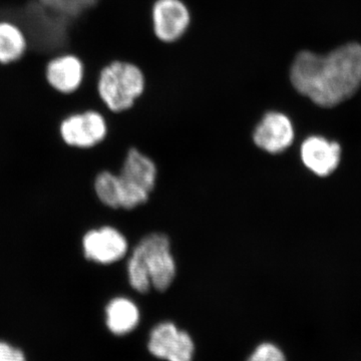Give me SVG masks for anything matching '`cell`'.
Masks as SVG:
<instances>
[{
    "mask_svg": "<svg viewBox=\"0 0 361 361\" xmlns=\"http://www.w3.org/2000/svg\"><path fill=\"white\" fill-rule=\"evenodd\" d=\"M290 80L299 94L317 106H336L360 89L361 45H343L326 56L299 52L292 63Z\"/></svg>",
    "mask_w": 361,
    "mask_h": 361,
    "instance_id": "1",
    "label": "cell"
},
{
    "mask_svg": "<svg viewBox=\"0 0 361 361\" xmlns=\"http://www.w3.org/2000/svg\"><path fill=\"white\" fill-rule=\"evenodd\" d=\"M128 278L132 288L145 294L152 287L164 292L174 282L177 265L167 235L151 233L135 247L128 261Z\"/></svg>",
    "mask_w": 361,
    "mask_h": 361,
    "instance_id": "2",
    "label": "cell"
},
{
    "mask_svg": "<svg viewBox=\"0 0 361 361\" xmlns=\"http://www.w3.org/2000/svg\"><path fill=\"white\" fill-rule=\"evenodd\" d=\"M146 78L139 66L116 61L104 66L97 80V92L106 108L114 113L130 110L144 94Z\"/></svg>",
    "mask_w": 361,
    "mask_h": 361,
    "instance_id": "3",
    "label": "cell"
},
{
    "mask_svg": "<svg viewBox=\"0 0 361 361\" xmlns=\"http://www.w3.org/2000/svg\"><path fill=\"white\" fill-rule=\"evenodd\" d=\"M118 176L121 187V209L132 210L149 200L155 188L156 164L139 149L133 148L123 160Z\"/></svg>",
    "mask_w": 361,
    "mask_h": 361,
    "instance_id": "4",
    "label": "cell"
},
{
    "mask_svg": "<svg viewBox=\"0 0 361 361\" xmlns=\"http://www.w3.org/2000/svg\"><path fill=\"white\" fill-rule=\"evenodd\" d=\"M20 26L27 42L39 51H54L65 47L68 20L47 11L42 4H32L21 13Z\"/></svg>",
    "mask_w": 361,
    "mask_h": 361,
    "instance_id": "5",
    "label": "cell"
},
{
    "mask_svg": "<svg viewBox=\"0 0 361 361\" xmlns=\"http://www.w3.org/2000/svg\"><path fill=\"white\" fill-rule=\"evenodd\" d=\"M59 135L71 148L92 149L106 139L108 123L104 116L97 111L73 114L61 121Z\"/></svg>",
    "mask_w": 361,
    "mask_h": 361,
    "instance_id": "6",
    "label": "cell"
},
{
    "mask_svg": "<svg viewBox=\"0 0 361 361\" xmlns=\"http://www.w3.org/2000/svg\"><path fill=\"white\" fill-rule=\"evenodd\" d=\"M82 253L90 262L99 265H111L122 260L129 243L122 232L111 226L89 230L82 240Z\"/></svg>",
    "mask_w": 361,
    "mask_h": 361,
    "instance_id": "7",
    "label": "cell"
},
{
    "mask_svg": "<svg viewBox=\"0 0 361 361\" xmlns=\"http://www.w3.org/2000/svg\"><path fill=\"white\" fill-rule=\"evenodd\" d=\"M148 349L152 355L167 361H193L195 344L191 336L173 322H161L149 334Z\"/></svg>",
    "mask_w": 361,
    "mask_h": 361,
    "instance_id": "8",
    "label": "cell"
},
{
    "mask_svg": "<svg viewBox=\"0 0 361 361\" xmlns=\"http://www.w3.org/2000/svg\"><path fill=\"white\" fill-rule=\"evenodd\" d=\"M295 132L290 118L281 111H268L253 132V142L268 154H281L293 144Z\"/></svg>",
    "mask_w": 361,
    "mask_h": 361,
    "instance_id": "9",
    "label": "cell"
},
{
    "mask_svg": "<svg viewBox=\"0 0 361 361\" xmlns=\"http://www.w3.org/2000/svg\"><path fill=\"white\" fill-rule=\"evenodd\" d=\"M154 32L161 42H177L186 33L191 14L182 0H157L152 9Z\"/></svg>",
    "mask_w": 361,
    "mask_h": 361,
    "instance_id": "10",
    "label": "cell"
},
{
    "mask_svg": "<svg viewBox=\"0 0 361 361\" xmlns=\"http://www.w3.org/2000/svg\"><path fill=\"white\" fill-rule=\"evenodd\" d=\"M301 161L310 172L318 177H327L338 167L341 148L338 142L320 135H311L301 145Z\"/></svg>",
    "mask_w": 361,
    "mask_h": 361,
    "instance_id": "11",
    "label": "cell"
},
{
    "mask_svg": "<svg viewBox=\"0 0 361 361\" xmlns=\"http://www.w3.org/2000/svg\"><path fill=\"white\" fill-rule=\"evenodd\" d=\"M44 75L52 89L59 94H71L82 84L85 66L75 54H63L47 63Z\"/></svg>",
    "mask_w": 361,
    "mask_h": 361,
    "instance_id": "12",
    "label": "cell"
},
{
    "mask_svg": "<svg viewBox=\"0 0 361 361\" xmlns=\"http://www.w3.org/2000/svg\"><path fill=\"white\" fill-rule=\"evenodd\" d=\"M139 322V308L134 301L127 297H116L106 305V326L115 336L129 334L135 330Z\"/></svg>",
    "mask_w": 361,
    "mask_h": 361,
    "instance_id": "13",
    "label": "cell"
},
{
    "mask_svg": "<svg viewBox=\"0 0 361 361\" xmlns=\"http://www.w3.org/2000/svg\"><path fill=\"white\" fill-rule=\"evenodd\" d=\"M28 42L23 30L11 21H0V63L9 65L20 61L27 51Z\"/></svg>",
    "mask_w": 361,
    "mask_h": 361,
    "instance_id": "14",
    "label": "cell"
},
{
    "mask_svg": "<svg viewBox=\"0 0 361 361\" xmlns=\"http://www.w3.org/2000/svg\"><path fill=\"white\" fill-rule=\"evenodd\" d=\"M94 193L103 205L111 209H121V187L118 176L110 171L97 175L94 182Z\"/></svg>",
    "mask_w": 361,
    "mask_h": 361,
    "instance_id": "15",
    "label": "cell"
},
{
    "mask_svg": "<svg viewBox=\"0 0 361 361\" xmlns=\"http://www.w3.org/2000/svg\"><path fill=\"white\" fill-rule=\"evenodd\" d=\"M99 0H39L47 11L66 20L78 18L94 8Z\"/></svg>",
    "mask_w": 361,
    "mask_h": 361,
    "instance_id": "16",
    "label": "cell"
},
{
    "mask_svg": "<svg viewBox=\"0 0 361 361\" xmlns=\"http://www.w3.org/2000/svg\"><path fill=\"white\" fill-rule=\"evenodd\" d=\"M247 361H287L283 351L273 343L260 344Z\"/></svg>",
    "mask_w": 361,
    "mask_h": 361,
    "instance_id": "17",
    "label": "cell"
},
{
    "mask_svg": "<svg viewBox=\"0 0 361 361\" xmlns=\"http://www.w3.org/2000/svg\"><path fill=\"white\" fill-rule=\"evenodd\" d=\"M0 361H25V356L20 349L0 341Z\"/></svg>",
    "mask_w": 361,
    "mask_h": 361,
    "instance_id": "18",
    "label": "cell"
}]
</instances>
